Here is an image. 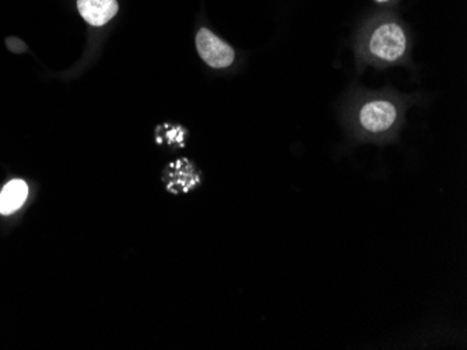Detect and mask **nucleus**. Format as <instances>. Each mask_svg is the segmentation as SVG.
Returning a JSON list of instances; mask_svg holds the SVG:
<instances>
[{
    "label": "nucleus",
    "mask_w": 467,
    "mask_h": 350,
    "mask_svg": "<svg viewBox=\"0 0 467 350\" xmlns=\"http://www.w3.org/2000/svg\"><path fill=\"white\" fill-rule=\"evenodd\" d=\"M398 101L386 96L367 98L356 109V126L366 137H388L401 122Z\"/></svg>",
    "instance_id": "obj_1"
},
{
    "label": "nucleus",
    "mask_w": 467,
    "mask_h": 350,
    "mask_svg": "<svg viewBox=\"0 0 467 350\" xmlns=\"http://www.w3.org/2000/svg\"><path fill=\"white\" fill-rule=\"evenodd\" d=\"M407 53V36L399 24L385 23L371 32L366 43L367 59L383 64L398 63Z\"/></svg>",
    "instance_id": "obj_2"
},
{
    "label": "nucleus",
    "mask_w": 467,
    "mask_h": 350,
    "mask_svg": "<svg viewBox=\"0 0 467 350\" xmlns=\"http://www.w3.org/2000/svg\"><path fill=\"white\" fill-rule=\"evenodd\" d=\"M196 48L201 59L213 68H226L234 63L233 48L207 29L198 32Z\"/></svg>",
    "instance_id": "obj_3"
},
{
    "label": "nucleus",
    "mask_w": 467,
    "mask_h": 350,
    "mask_svg": "<svg viewBox=\"0 0 467 350\" xmlns=\"http://www.w3.org/2000/svg\"><path fill=\"white\" fill-rule=\"evenodd\" d=\"M167 187L172 192H186L201 182V175L186 160H179L167 168Z\"/></svg>",
    "instance_id": "obj_4"
},
{
    "label": "nucleus",
    "mask_w": 467,
    "mask_h": 350,
    "mask_svg": "<svg viewBox=\"0 0 467 350\" xmlns=\"http://www.w3.org/2000/svg\"><path fill=\"white\" fill-rule=\"evenodd\" d=\"M77 7L83 19L96 27L106 24L118 13L116 0H77Z\"/></svg>",
    "instance_id": "obj_5"
},
{
    "label": "nucleus",
    "mask_w": 467,
    "mask_h": 350,
    "mask_svg": "<svg viewBox=\"0 0 467 350\" xmlns=\"http://www.w3.org/2000/svg\"><path fill=\"white\" fill-rule=\"evenodd\" d=\"M27 195L29 187L23 180L16 179L9 182L0 192V214L9 215L20 210L26 202Z\"/></svg>",
    "instance_id": "obj_6"
},
{
    "label": "nucleus",
    "mask_w": 467,
    "mask_h": 350,
    "mask_svg": "<svg viewBox=\"0 0 467 350\" xmlns=\"http://www.w3.org/2000/svg\"><path fill=\"white\" fill-rule=\"evenodd\" d=\"M378 1H386V0H378Z\"/></svg>",
    "instance_id": "obj_7"
}]
</instances>
